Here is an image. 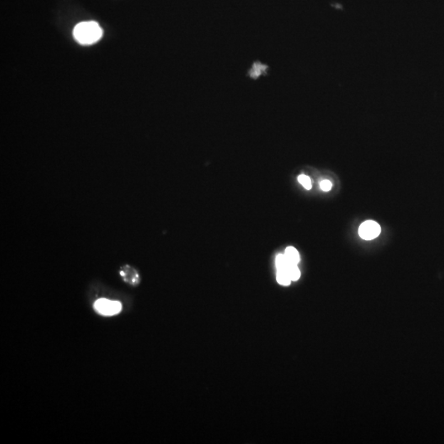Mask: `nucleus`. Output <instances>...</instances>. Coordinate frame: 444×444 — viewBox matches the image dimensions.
Instances as JSON below:
<instances>
[{"instance_id":"nucleus-5","label":"nucleus","mask_w":444,"mask_h":444,"mask_svg":"<svg viewBox=\"0 0 444 444\" xmlns=\"http://www.w3.org/2000/svg\"><path fill=\"white\" fill-rule=\"evenodd\" d=\"M284 254L287 258V260L289 261V263L290 264H293V265H297L300 260H301L300 253H299L297 249L294 248V247H288V248H286Z\"/></svg>"},{"instance_id":"nucleus-7","label":"nucleus","mask_w":444,"mask_h":444,"mask_svg":"<svg viewBox=\"0 0 444 444\" xmlns=\"http://www.w3.org/2000/svg\"><path fill=\"white\" fill-rule=\"evenodd\" d=\"M276 280L280 285H289L292 280H290V276L288 275L285 270H277L276 273Z\"/></svg>"},{"instance_id":"nucleus-6","label":"nucleus","mask_w":444,"mask_h":444,"mask_svg":"<svg viewBox=\"0 0 444 444\" xmlns=\"http://www.w3.org/2000/svg\"><path fill=\"white\" fill-rule=\"evenodd\" d=\"M290 265L289 261L285 254H278L275 258V267L277 270H286V268Z\"/></svg>"},{"instance_id":"nucleus-9","label":"nucleus","mask_w":444,"mask_h":444,"mask_svg":"<svg viewBox=\"0 0 444 444\" xmlns=\"http://www.w3.org/2000/svg\"><path fill=\"white\" fill-rule=\"evenodd\" d=\"M298 181L305 189L309 190L312 188V183L309 177L307 176L306 174H301L298 177Z\"/></svg>"},{"instance_id":"nucleus-10","label":"nucleus","mask_w":444,"mask_h":444,"mask_svg":"<svg viewBox=\"0 0 444 444\" xmlns=\"http://www.w3.org/2000/svg\"><path fill=\"white\" fill-rule=\"evenodd\" d=\"M320 188L324 192H328L330 191L331 189H332V186H333V184L331 183L330 180H328V179H324V180H322L320 182Z\"/></svg>"},{"instance_id":"nucleus-4","label":"nucleus","mask_w":444,"mask_h":444,"mask_svg":"<svg viewBox=\"0 0 444 444\" xmlns=\"http://www.w3.org/2000/svg\"><path fill=\"white\" fill-rule=\"evenodd\" d=\"M120 274L122 277L124 278V280L129 284L136 285L138 283V274L129 266H124V268H122Z\"/></svg>"},{"instance_id":"nucleus-1","label":"nucleus","mask_w":444,"mask_h":444,"mask_svg":"<svg viewBox=\"0 0 444 444\" xmlns=\"http://www.w3.org/2000/svg\"><path fill=\"white\" fill-rule=\"evenodd\" d=\"M102 28L96 22H83L77 24L73 30L75 40L81 45H92L102 39Z\"/></svg>"},{"instance_id":"nucleus-8","label":"nucleus","mask_w":444,"mask_h":444,"mask_svg":"<svg viewBox=\"0 0 444 444\" xmlns=\"http://www.w3.org/2000/svg\"><path fill=\"white\" fill-rule=\"evenodd\" d=\"M285 271H286V273H287L291 280L295 281V280H298L301 277V271L299 269L297 265L290 264Z\"/></svg>"},{"instance_id":"nucleus-3","label":"nucleus","mask_w":444,"mask_h":444,"mask_svg":"<svg viewBox=\"0 0 444 444\" xmlns=\"http://www.w3.org/2000/svg\"><path fill=\"white\" fill-rule=\"evenodd\" d=\"M381 233L379 225L374 221H366L361 224L359 229V235L365 240H372L377 238Z\"/></svg>"},{"instance_id":"nucleus-2","label":"nucleus","mask_w":444,"mask_h":444,"mask_svg":"<svg viewBox=\"0 0 444 444\" xmlns=\"http://www.w3.org/2000/svg\"><path fill=\"white\" fill-rule=\"evenodd\" d=\"M94 309L101 315L114 316L121 312L122 305L119 301L99 299L95 302Z\"/></svg>"}]
</instances>
